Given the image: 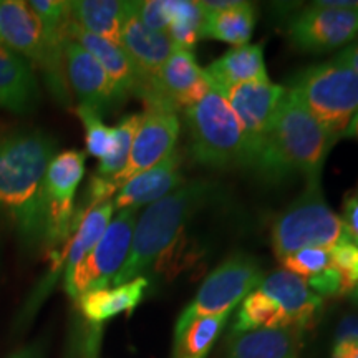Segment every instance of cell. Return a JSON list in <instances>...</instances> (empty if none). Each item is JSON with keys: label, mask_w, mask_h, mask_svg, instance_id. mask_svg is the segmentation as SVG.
Wrapping results in <instances>:
<instances>
[{"label": "cell", "mask_w": 358, "mask_h": 358, "mask_svg": "<svg viewBox=\"0 0 358 358\" xmlns=\"http://www.w3.org/2000/svg\"><path fill=\"white\" fill-rule=\"evenodd\" d=\"M234 111L244 134V168H250L279 108L285 87L268 78L236 85L221 93Z\"/></svg>", "instance_id": "11"}, {"label": "cell", "mask_w": 358, "mask_h": 358, "mask_svg": "<svg viewBox=\"0 0 358 358\" xmlns=\"http://www.w3.org/2000/svg\"><path fill=\"white\" fill-rule=\"evenodd\" d=\"M340 340H358V315H347L338 324L335 342Z\"/></svg>", "instance_id": "38"}, {"label": "cell", "mask_w": 358, "mask_h": 358, "mask_svg": "<svg viewBox=\"0 0 358 358\" xmlns=\"http://www.w3.org/2000/svg\"><path fill=\"white\" fill-rule=\"evenodd\" d=\"M340 219H342L348 239L358 245V191L348 194L343 201V211Z\"/></svg>", "instance_id": "37"}, {"label": "cell", "mask_w": 358, "mask_h": 358, "mask_svg": "<svg viewBox=\"0 0 358 358\" xmlns=\"http://www.w3.org/2000/svg\"><path fill=\"white\" fill-rule=\"evenodd\" d=\"M352 297H353V301H355V302L358 303V285H357L355 292H353V294H352Z\"/></svg>", "instance_id": "44"}, {"label": "cell", "mask_w": 358, "mask_h": 358, "mask_svg": "<svg viewBox=\"0 0 358 358\" xmlns=\"http://www.w3.org/2000/svg\"><path fill=\"white\" fill-rule=\"evenodd\" d=\"M58 141L43 129L0 136V213L27 252L45 248V176Z\"/></svg>", "instance_id": "1"}, {"label": "cell", "mask_w": 358, "mask_h": 358, "mask_svg": "<svg viewBox=\"0 0 358 358\" xmlns=\"http://www.w3.org/2000/svg\"><path fill=\"white\" fill-rule=\"evenodd\" d=\"M259 329H289V324L282 308L261 289H256L239 307L232 332L237 335Z\"/></svg>", "instance_id": "28"}, {"label": "cell", "mask_w": 358, "mask_h": 358, "mask_svg": "<svg viewBox=\"0 0 358 358\" xmlns=\"http://www.w3.org/2000/svg\"><path fill=\"white\" fill-rule=\"evenodd\" d=\"M337 143L285 88L271 128L250 169L267 182L303 176L320 181L329 151Z\"/></svg>", "instance_id": "2"}, {"label": "cell", "mask_w": 358, "mask_h": 358, "mask_svg": "<svg viewBox=\"0 0 358 358\" xmlns=\"http://www.w3.org/2000/svg\"><path fill=\"white\" fill-rule=\"evenodd\" d=\"M77 115L85 127L87 153L98 159H103L113 146V128L106 127L101 116L93 113L92 110L83 108V106H77Z\"/></svg>", "instance_id": "32"}, {"label": "cell", "mask_w": 358, "mask_h": 358, "mask_svg": "<svg viewBox=\"0 0 358 358\" xmlns=\"http://www.w3.org/2000/svg\"><path fill=\"white\" fill-rule=\"evenodd\" d=\"M138 17H140L141 24L148 27L155 32H168L169 19L164 10L163 0H145V2H138L136 7Z\"/></svg>", "instance_id": "35"}, {"label": "cell", "mask_w": 358, "mask_h": 358, "mask_svg": "<svg viewBox=\"0 0 358 358\" xmlns=\"http://www.w3.org/2000/svg\"><path fill=\"white\" fill-rule=\"evenodd\" d=\"M342 138H353V140H358V113L353 116V120L348 124V128L345 129Z\"/></svg>", "instance_id": "43"}, {"label": "cell", "mask_w": 358, "mask_h": 358, "mask_svg": "<svg viewBox=\"0 0 358 358\" xmlns=\"http://www.w3.org/2000/svg\"><path fill=\"white\" fill-rule=\"evenodd\" d=\"M204 73L219 93L227 92L236 85L268 78L262 45L248 43L243 47H234L206 66Z\"/></svg>", "instance_id": "21"}, {"label": "cell", "mask_w": 358, "mask_h": 358, "mask_svg": "<svg viewBox=\"0 0 358 358\" xmlns=\"http://www.w3.org/2000/svg\"><path fill=\"white\" fill-rule=\"evenodd\" d=\"M213 85L196 62L194 53L176 48L158 78V103L174 110H186L203 100Z\"/></svg>", "instance_id": "16"}, {"label": "cell", "mask_w": 358, "mask_h": 358, "mask_svg": "<svg viewBox=\"0 0 358 358\" xmlns=\"http://www.w3.org/2000/svg\"><path fill=\"white\" fill-rule=\"evenodd\" d=\"M178 111L168 105H148L134 134L131 151L124 169L110 179L116 191L133 176L155 168L174 153L179 138Z\"/></svg>", "instance_id": "12"}, {"label": "cell", "mask_w": 358, "mask_h": 358, "mask_svg": "<svg viewBox=\"0 0 358 358\" xmlns=\"http://www.w3.org/2000/svg\"><path fill=\"white\" fill-rule=\"evenodd\" d=\"M47 357V345L43 340H35V342L24 345L6 358H45Z\"/></svg>", "instance_id": "39"}, {"label": "cell", "mask_w": 358, "mask_h": 358, "mask_svg": "<svg viewBox=\"0 0 358 358\" xmlns=\"http://www.w3.org/2000/svg\"><path fill=\"white\" fill-rule=\"evenodd\" d=\"M138 2H133L124 20L120 47L127 53L141 82L140 96L145 105L158 103V78L171 53L176 50L166 32H155L141 24L136 12Z\"/></svg>", "instance_id": "13"}, {"label": "cell", "mask_w": 358, "mask_h": 358, "mask_svg": "<svg viewBox=\"0 0 358 358\" xmlns=\"http://www.w3.org/2000/svg\"><path fill=\"white\" fill-rule=\"evenodd\" d=\"M287 37L294 48L324 53L348 45L358 37V8H334L313 3L289 24Z\"/></svg>", "instance_id": "14"}, {"label": "cell", "mask_w": 358, "mask_h": 358, "mask_svg": "<svg viewBox=\"0 0 358 358\" xmlns=\"http://www.w3.org/2000/svg\"><path fill=\"white\" fill-rule=\"evenodd\" d=\"M334 60L348 66V69H352L353 71H357L358 73V42L343 48V50L340 52Z\"/></svg>", "instance_id": "41"}, {"label": "cell", "mask_w": 358, "mask_h": 358, "mask_svg": "<svg viewBox=\"0 0 358 358\" xmlns=\"http://www.w3.org/2000/svg\"><path fill=\"white\" fill-rule=\"evenodd\" d=\"M284 271L295 274L302 279H310L313 275H319L325 268L332 266L330 261V249L324 248H307L297 252L290 254L279 261Z\"/></svg>", "instance_id": "33"}, {"label": "cell", "mask_w": 358, "mask_h": 358, "mask_svg": "<svg viewBox=\"0 0 358 358\" xmlns=\"http://www.w3.org/2000/svg\"><path fill=\"white\" fill-rule=\"evenodd\" d=\"M0 42L42 73L45 87L64 106L71 105L65 71V43L45 34L38 17L22 0H0Z\"/></svg>", "instance_id": "5"}, {"label": "cell", "mask_w": 358, "mask_h": 358, "mask_svg": "<svg viewBox=\"0 0 358 358\" xmlns=\"http://www.w3.org/2000/svg\"><path fill=\"white\" fill-rule=\"evenodd\" d=\"M301 345V330L259 329L234 335L226 358H299Z\"/></svg>", "instance_id": "22"}, {"label": "cell", "mask_w": 358, "mask_h": 358, "mask_svg": "<svg viewBox=\"0 0 358 358\" xmlns=\"http://www.w3.org/2000/svg\"><path fill=\"white\" fill-rule=\"evenodd\" d=\"M307 285L322 299L342 295V279H340L338 272L332 266L320 272L319 275L307 279Z\"/></svg>", "instance_id": "36"}, {"label": "cell", "mask_w": 358, "mask_h": 358, "mask_svg": "<svg viewBox=\"0 0 358 358\" xmlns=\"http://www.w3.org/2000/svg\"><path fill=\"white\" fill-rule=\"evenodd\" d=\"M29 7L38 17L45 34L55 42L65 43L66 30L71 22V6L64 0H30Z\"/></svg>", "instance_id": "31"}, {"label": "cell", "mask_w": 358, "mask_h": 358, "mask_svg": "<svg viewBox=\"0 0 358 358\" xmlns=\"http://www.w3.org/2000/svg\"><path fill=\"white\" fill-rule=\"evenodd\" d=\"M66 37H69V40H73V42L82 45L85 50L96 58L98 64L103 66V70L106 71V75L113 82L116 92H118L123 103L131 95L140 96V77H138L133 64L129 62L128 55L120 45L111 43L108 40L85 32V30L75 25L73 22H70L69 30H66Z\"/></svg>", "instance_id": "20"}, {"label": "cell", "mask_w": 358, "mask_h": 358, "mask_svg": "<svg viewBox=\"0 0 358 358\" xmlns=\"http://www.w3.org/2000/svg\"><path fill=\"white\" fill-rule=\"evenodd\" d=\"M164 10L169 19L168 35L174 47L189 50L198 45L203 30L204 13L201 12L198 2L189 0H163Z\"/></svg>", "instance_id": "29"}, {"label": "cell", "mask_w": 358, "mask_h": 358, "mask_svg": "<svg viewBox=\"0 0 358 358\" xmlns=\"http://www.w3.org/2000/svg\"><path fill=\"white\" fill-rule=\"evenodd\" d=\"M71 22L85 32L120 45V37L133 2L122 0H77L70 2Z\"/></svg>", "instance_id": "24"}, {"label": "cell", "mask_w": 358, "mask_h": 358, "mask_svg": "<svg viewBox=\"0 0 358 358\" xmlns=\"http://www.w3.org/2000/svg\"><path fill=\"white\" fill-rule=\"evenodd\" d=\"M319 6L334 8H358V0H322Z\"/></svg>", "instance_id": "42"}, {"label": "cell", "mask_w": 358, "mask_h": 358, "mask_svg": "<svg viewBox=\"0 0 358 358\" xmlns=\"http://www.w3.org/2000/svg\"><path fill=\"white\" fill-rule=\"evenodd\" d=\"M182 185V158L174 151L155 168L136 174L124 182L113 198V206L118 211L140 209L145 204L156 203Z\"/></svg>", "instance_id": "19"}, {"label": "cell", "mask_w": 358, "mask_h": 358, "mask_svg": "<svg viewBox=\"0 0 358 358\" xmlns=\"http://www.w3.org/2000/svg\"><path fill=\"white\" fill-rule=\"evenodd\" d=\"M216 192L217 186L214 182L196 179L148 206L134 224L127 262L111 284L116 287L141 277L146 268L173 249L191 219L211 203Z\"/></svg>", "instance_id": "3"}, {"label": "cell", "mask_w": 358, "mask_h": 358, "mask_svg": "<svg viewBox=\"0 0 358 358\" xmlns=\"http://www.w3.org/2000/svg\"><path fill=\"white\" fill-rule=\"evenodd\" d=\"M287 90L337 141L358 113V73L335 60L299 71Z\"/></svg>", "instance_id": "4"}, {"label": "cell", "mask_w": 358, "mask_h": 358, "mask_svg": "<svg viewBox=\"0 0 358 358\" xmlns=\"http://www.w3.org/2000/svg\"><path fill=\"white\" fill-rule=\"evenodd\" d=\"M0 43H2V42H0Z\"/></svg>", "instance_id": "45"}, {"label": "cell", "mask_w": 358, "mask_h": 358, "mask_svg": "<svg viewBox=\"0 0 358 358\" xmlns=\"http://www.w3.org/2000/svg\"><path fill=\"white\" fill-rule=\"evenodd\" d=\"M65 71L70 93L78 101V106L92 110L98 116L108 115L118 108L123 100L116 92L103 66L92 53L73 40H66L64 47Z\"/></svg>", "instance_id": "15"}, {"label": "cell", "mask_w": 358, "mask_h": 358, "mask_svg": "<svg viewBox=\"0 0 358 358\" xmlns=\"http://www.w3.org/2000/svg\"><path fill=\"white\" fill-rule=\"evenodd\" d=\"M141 123V113L128 115L113 128V146L105 158L100 159L98 164L96 176L111 179L120 174L127 166L129 151H131L134 134Z\"/></svg>", "instance_id": "30"}, {"label": "cell", "mask_w": 358, "mask_h": 358, "mask_svg": "<svg viewBox=\"0 0 358 358\" xmlns=\"http://www.w3.org/2000/svg\"><path fill=\"white\" fill-rule=\"evenodd\" d=\"M259 289L282 308L289 329H297L301 332L315 324L324 307L322 297L308 287L306 279L284 268L264 277Z\"/></svg>", "instance_id": "17"}, {"label": "cell", "mask_w": 358, "mask_h": 358, "mask_svg": "<svg viewBox=\"0 0 358 358\" xmlns=\"http://www.w3.org/2000/svg\"><path fill=\"white\" fill-rule=\"evenodd\" d=\"M231 313L201 317L191 324L174 330L173 358H206L214 342L226 327Z\"/></svg>", "instance_id": "27"}, {"label": "cell", "mask_w": 358, "mask_h": 358, "mask_svg": "<svg viewBox=\"0 0 358 358\" xmlns=\"http://www.w3.org/2000/svg\"><path fill=\"white\" fill-rule=\"evenodd\" d=\"M113 201H106V203L90 208L88 211L83 213L69 244H66L64 279L73 272V268L87 257L90 250L95 248L98 241L101 239L103 232L106 231L110 221L113 219Z\"/></svg>", "instance_id": "25"}, {"label": "cell", "mask_w": 358, "mask_h": 358, "mask_svg": "<svg viewBox=\"0 0 358 358\" xmlns=\"http://www.w3.org/2000/svg\"><path fill=\"white\" fill-rule=\"evenodd\" d=\"M256 25V8L249 2H239V6L229 10L204 15L201 37L243 47L252 37Z\"/></svg>", "instance_id": "26"}, {"label": "cell", "mask_w": 358, "mask_h": 358, "mask_svg": "<svg viewBox=\"0 0 358 358\" xmlns=\"http://www.w3.org/2000/svg\"><path fill=\"white\" fill-rule=\"evenodd\" d=\"M85 174V155L69 150L57 153L45 176V248L69 243L75 231V196Z\"/></svg>", "instance_id": "10"}, {"label": "cell", "mask_w": 358, "mask_h": 358, "mask_svg": "<svg viewBox=\"0 0 358 358\" xmlns=\"http://www.w3.org/2000/svg\"><path fill=\"white\" fill-rule=\"evenodd\" d=\"M148 285L150 282L146 277H136L113 289L93 290L78 299L80 310L88 322L101 325L103 322L113 319L120 313L133 312L145 299Z\"/></svg>", "instance_id": "23"}, {"label": "cell", "mask_w": 358, "mask_h": 358, "mask_svg": "<svg viewBox=\"0 0 358 358\" xmlns=\"http://www.w3.org/2000/svg\"><path fill=\"white\" fill-rule=\"evenodd\" d=\"M194 161L208 168H244V134L234 111L216 88L182 110Z\"/></svg>", "instance_id": "7"}, {"label": "cell", "mask_w": 358, "mask_h": 358, "mask_svg": "<svg viewBox=\"0 0 358 358\" xmlns=\"http://www.w3.org/2000/svg\"><path fill=\"white\" fill-rule=\"evenodd\" d=\"M136 213L138 209L118 211L95 248L90 250L69 277H65V290L70 299L78 302L82 295L106 289L113 282L131 249Z\"/></svg>", "instance_id": "9"}, {"label": "cell", "mask_w": 358, "mask_h": 358, "mask_svg": "<svg viewBox=\"0 0 358 358\" xmlns=\"http://www.w3.org/2000/svg\"><path fill=\"white\" fill-rule=\"evenodd\" d=\"M330 358H358V340H340L335 342Z\"/></svg>", "instance_id": "40"}, {"label": "cell", "mask_w": 358, "mask_h": 358, "mask_svg": "<svg viewBox=\"0 0 358 358\" xmlns=\"http://www.w3.org/2000/svg\"><path fill=\"white\" fill-rule=\"evenodd\" d=\"M42 88L34 66L0 43V106L13 115H30L38 108Z\"/></svg>", "instance_id": "18"}, {"label": "cell", "mask_w": 358, "mask_h": 358, "mask_svg": "<svg viewBox=\"0 0 358 358\" xmlns=\"http://www.w3.org/2000/svg\"><path fill=\"white\" fill-rule=\"evenodd\" d=\"M262 280L264 272L256 259L243 252L232 254L206 277L196 297L179 315L174 330L201 317L231 313L237 303L259 289Z\"/></svg>", "instance_id": "8"}, {"label": "cell", "mask_w": 358, "mask_h": 358, "mask_svg": "<svg viewBox=\"0 0 358 358\" xmlns=\"http://www.w3.org/2000/svg\"><path fill=\"white\" fill-rule=\"evenodd\" d=\"M345 239L342 219L325 201L320 181H308L302 194L274 219L271 227L272 250L279 261L301 249H332Z\"/></svg>", "instance_id": "6"}, {"label": "cell", "mask_w": 358, "mask_h": 358, "mask_svg": "<svg viewBox=\"0 0 358 358\" xmlns=\"http://www.w3.org/2000/svg\"><path fill=\"white\" fill-rule=\"evenodd\" d=\"M330 261L342 279V295H352L358 285V245L350 239L335 244L330 249Z\"/></svg>", "instance_id": "34"}]
</instances>
